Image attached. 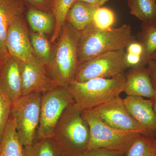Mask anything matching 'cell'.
Listing matches in <instances>:
<instances>
[{"mask_svg": "<svg viewBox=\"0 0 156 156\" xmlns=\"http://www.w3.org/2000/svg\"><path fill=\"white\" fill-rule=\"evenodd\" d=\"M13 104L0 87V144L3 133L11 116Z\"/></svg>", "mask_w": 156, "mask_h": 156, "instance_id": "obj_26", "label": "cell"}, {"mask_svg": "<svg viewBox=\"0 0 156 156\" xmlns=\"http://www.w3.org/2000/svg\"><path fill=\"white\" fill-rule=\"evenodd\" d=\"M125 156H156V138L138 134L125 153Z\"/></svg>", "mask_w": 156, "mask_h": 156, "instance_id": "obj_22", "label": "cell"}, {"mask_svg": "<svg viewBox=\"0 0 156 156\" xmlns=\"http://www.w3.org/2000/svg\"><path fill=\"white\" fill-rule=\"evenodd\" d=\"M128 4L131 14L143 24L156 22V0H128Z\"/></svg>", "mask_w": 156, "mask_h": 156, "instance_id": "obj_18", "label": "cell"}, {"mask_svg": "<svg viewBox=\"0 0 156 156\" xmlns=\"http://www.w3.org/2000/svg\"><path fill=\"white\" fill-rule=\"evenodd\" d=\"M23 6L19 0H0V68L10 57L6 45L9 29L22 17Z\"/></svg>", "mask_w": 156, "mask_h": 156, "instance_id": "obj_13", "label": "cell"}, {"mask_svg": "<svg viewBox=\"0 0 156 156\" xmlns=\"http://www.w3.org/2000/svg\"><path fill=\"white\" fill-rule=\"evenodd\" d=\"M147 68L153 86L156 91V62L151 59L148 63Z\"/></svg>", "mask_w": 156, "mask_h": 156, "instance_id": "obj_29", "label": "cell"}, {"mask_svg": "<svg viewBox=\"0 0 156 156\" xmlns=\"http://www.w3.org/2000/svg\"><path fill=\"white\" fill-rule=\"evenodd\" d=\"M60 156H69L67 155H66L63 154H61Z\"/></svg>", "mask_w": 156, "mask_h": 156, "instance_id": "obj_34", "label": "cell"}, {"mask_svg": "<svg viewBox=\"0 0 156 156\" xmlns=\"http://www.w3.org/2000/svg\"><path fill=\"white\" fill-rule=\"evenodd\" d=\"M80 32L66 21L46 66L48 74L60 87H67L74 80L79 66L78 44Z\"/></svg>", "mask_w": 156, "mask_h": 156, "instance_id": "obj_2", "label": "cell"}, {"mask_svg": "<svg viewBox=\"0 0 156 156\" xmlns=\"http://www.w3.org/2000/svg\"><path fill=\"white\" fill-rule=\"evenodd\" d=\"M126 50L103 53L79 65L74 80L84 82L95 78H110L125 73L128 69Z\"/></svg>", "mask_w": 156, "mask_h": 156, "instance_id": "obj_8", "label": "cell"}, {"mask_svg": "<svg viewBox=\"0 0 156 156\" xmlns=\"http://www.w3.org/2000/svg\"><path fill=\"white\" fill-rule=\"evenodd\" d=\"M23 146L17 135L14 119L10 116L0 144L1 156H23Z\"/></svg>", "mask_w": 156, "mask_h": 156, "instance_id": "obj_17", "label": "cell"}, {"mask_svg": "<svg viewBox=\"0 0 156 156\" xmlns=\"http://www.w3.org/2000/svg\"><path fill=\"white\" fill-rule=\"evenodd\" d=\"M139 41L144 48V58L147 65L151 56L156 51V22L143 24L142 30L137 34Z\"/></svg>", "mask_w": 156, "mask_h": 156, "instance_id": "obj_23", "label": "cell"}, {"mask_svg": "<svg viewBox=\"0 0 156 156\" xmlns=\"http://www.w3.org/2000/svg\"><path fill=\"white\" fill-rule=\"evenodd\" d=\"M83 115L90 130V139L87 151L103 148L126 152L135 137L140 134L112 128L101 122L90 110L83 111Z\"/></svg>", "mask_w": 156, "mask_h": 156, "instance_id": "obj_5", "label": "cell"}, {"mask_svg": "<svg viewBox=\"0 0 156 156\" xmlns=\"http://www.w3.org/2000/svg\"><path fill=\"white\" fill-rule=\"evenodd\" d=\"M115 21V14L110 9L101 7L95 9L92 22L98 28L101 29L111 28Z\"/></svg>", "mask_w": 156, "mask_h": 156, "instance_id": "obj_25", "label": "cell"}, {"mask_svg": "<svg viewBox=\"0 0 156 156\" xmlns=\"http://www.w3.org/2000/svg\"><path fill=\"white\" fill-rule=\"evenodd\" d=\"M0 156H1V154H0Z\"/></svg>", "mask_w": 156, "mask_h": 156, "instance_id": "obj_35", "label": "cell"}, {"mask_svg": "<svg viewBox=\"0 0 156 156\" xmlns=\"http://www.w3.org/2000/svg\"><path fill=\"white\" fill-rule=\"evenodd\" d=\"M0 87L13 104L22 96L18 59L11 56L0 68Z\"/></svg>", "mask_w": 156, "mask_h": 156, "instance_id": "obj_14", "label": "cell"}, {"mask_svg": "<svg viewBox=\"0 0 156 156\" xmlns=\"http://www.w3.org/2000/svg\"><path fill=\"white\" fill-rule=\"evenodd\" d=\"M126 53H132V54H136V55L142 56L144 60V50L143 47L141 43L139 41H137L136 39L128 44L126 48Z\"/></svg>", "mask_w": 156, "mask_h": 156, "instance_id": "obj_28", "label": "cell"}, {"mask_svg": "<svg viewBox=\"0 0 156 156\" xmlns=\"http://www.w3.org/2000/svg\"><path fill=\"white\" fill-rule=\"evenodd\" d=\"M30 4L39 8H44L46 7L49 2V0H27Z\"/></svg>", "mask_w": 156, "mask_h": 156, "instance_id": "obj_31", "label": "cell"}, {"mask_svg": "<svg viewBox=\"0 0 156 156\" xmlns=\"http://www.w3.org/2000/svg\"><path fill=\"white\" fill-rule=\"evenodd\" d=\"M136 39L128 24L101 29L92 21L80 32L78 44L79 65L103 53L126 49Z\"/></svg>", "mask_w": 156, "mask_h": 156, "instance_id": "obj_1", "label": "cell"}, {"mask_svg": "<svg viewBox=\"0 0 156 156\" xmlns=\"http://www.w3.org/2000/svg\"><path fill=\"white\" fill-rule=\"evenodd\" d=\"M53 137L61 154L81 156L87 151L90 139L89 125L83 111L74 103L63 112L54 128Z\"/></svg>", "mask_w": 156, "mask_h": 156, "instance_id": "obj_3", "label": "cell"}, {"mask_svg": "<svg viewBox=\"0 0 156 156\" xmlns=\"http://www.w3.org/2000/svg\"><path fill=\"white\" fill-rule=\"evenodd\" d=\"M123 100L133 119L145 129L149 136L156 138V117L151 100L132 96H127Z\"/></svg>", "mask_w": 156, "mask_h": 156, "instance_id": "obj_12", "label": "cell"}, {"mask_svg": "<svg viewBox=\"0 0 156 156\" xmlns=\"http://www.w3.org/2000/svg\"><path fill=\"white\" fill-rule=\"evenodd\" d=\"M126 75L120 73L110 78H95L84 82L73 80L67 88L74 104L82 111L91 110L124 92Z\"/></svg>", "mask_w": 156, "mask_h": 156, "instance_id": "obj_4", "label": "cell"}, {"mask_svg": "<svg viewBox=\"0 0 156 156\" xmlns=\"http://www.w3.org/2000/svg\"><path fill=\"white\" fill-rule=\"evenodd\" d=\"M125 153L99 148L87 151L81 156H125Z\"/></svg>", "mask_w": 156, "mask_h": 156, "instance_id": "obj_27", "label": "cell"}, {"mask_svg": "<svg viewBox=\"0 0 156 156\" xmlns=\"http://www.w3.org/2000/svg\"><path fill=\"white\" fill-rule=\"evenodd\" d=\"M73 103L67 87L59 86L42 93L40 122L35 140L53 137L54 128L63 112Z\"/></svg>", "mask_w": 156, "mask_h": 156, "instance_id": "obj_7", "label": "cell"}, {"mask_svg": "<svg viewBox=\"0 0 156 156\" xmlns=\"http://www.w3.org/2000/svg\"><path fill=\"white\" fill-rule=\"evenodd\" d=\"M6 45L10 56L20 61L43 63L34 51L28 30L22 17L11 24L7 34Z\"/></svg>", "mask_w": 156, "mask_h": 156, "instance_id": "obj_10", "label": "cell"}, {"mask_svg": "<svg viewBox=\"0 0 156 156\" xmlns=\"http://www.w3.org/2000/svg\"><path fill=\"white\" fill-rule=\"evenodd\" d=\"M42 94L34 92L22 95L13 104L11 116L23 147L31 145L35 140L40 122Z\"/></svg>", "mask_w": 156, "mask_h": 156, "instance_id": "obj_6", "label": "cell"}, {"mask_svg": "<svg viewBox=\"0 0 156 156\" xmlns=\"http://www.w3.org/2000/svg\"><path fill=\"white\" fill-rule=\"evenodd\" d=\"M151 59V60H153L154 61L156 62V51L151 56L150 60Z\"/></svg>", "mask_w": 156, "mask_h": 156, "instance_id": "obj_33", "label": "cell"}, {"mask_svg": "<svg viewBox=\"0 0 156 156\" xmlns=\"http://www.w3.org/2000/svg\"><path fill=\"white\" fill-rule=\"evenodd\" d=\"M22 95L48 92L59 87L48 74L45 65L20 61Z\"/></svg>", "mask_w": 156, "mask_h": 156, "instance_id": "obj_11", "label": "cell"}, {"mask_svg": "<svg viewBox=\"0 0 156 156\" xmlns=\"http://www.w3.org/2000/svg\"><path fill=\"white\" fill-rule=\"evenodd\" d=\"M150 99L152 102L153 108L154 111V112L156 117V93L154 96Z\"/></svg>", "mask_w": 156, "mask_h": 156, "instance_id": "obj_32", "label": "cell"}, {"mask_svg": "<svg viewBox=\"0 0 156 156\" xmlns=\"http://www.w3.org/2000/svg\"><path fill=\"white\" fill-rule=\"evenodd\" d=\"M126 75L124 92L127 96L152 98L156 93L147 68L130 69Z\"/></svg>", "mask_w": 156, "mask_h": 156, "instance_id": "obj_15", "label": "cell"}, {"mask_svg": "<svg viewBox=\"0 0 156 156\" xmlns=\"http://www.w3.org/2000/svg\"><path fill=\"white\" fill-rule=\"evenodd\" d=\"M97 8L87 3L76 1L69 11L66 21L76 30L82 31L92 22Z\"/></svg>", "mask_w": 156, "mask_h": 156, "instance_id": "obj_16", "label": "cell"}, {"mask_svg": "<svg viewBox=\"0 0 156 156\" xmlns=\"http://www.w3.org/2000/svg\"><path fill=\"white\" fill-rule=\"evenodd\" d=\"M27 17L31 28L34 32L45 34L54 31L55 20L53 15L32 9L27 12Z\"/></svg>", "mask_w": 156, "mask_h": 156, "instance_id": "obj_19", "label": "cell"}, {"mask_svg": "<svg viewBox=\"0 0 156 156\" xmlns=\"http://www.w3.org/2000/svg\"><path fill=\"white\" fill-rule=\"evenodd\" d=\"M30 37L35 53L46 66L50 61L53 50L50 42L44 34L32 32Z\"/></svg>", "mask_w": 156, "mask_h": 156, "instance_id": "obj_24", "label": "cell"}, {"mask_svg": "<svg viewBox=\"0 0 156 156\" xmlns=\"http://www.w3.org/2000/svg\"><path fill=\"white\" fill-rule=\"evenodd\" d=\"M77 0H51V9L55 20V27L50 41L54 42L61 34L68 13Z\"/></svg>", "mask_w": 156, "mask_h": 156, "instance_id": "obj_21", "label": "cell"}, {"mask_svg": "<svg viewBox=\"0 0 156 156\" xmlns=\"http://www.w3.org/2000/svg\"><path fill=\"white\" fill-rule=\"evenodd\" d=\"M79 2H82L93 6L98 8L103 5L108 0H77Z\"/></svg>", "mask_w": 156, "mask_h": 156, "instance_id": "obj_30", "label": "cell"}, {"mask_svg": "<svg viewBox=\"0 0 156 156\" xmlns=\"http://www.w3.org/2000/svg\"><path fill=\"white\" fill-rule=\"evenodd\" d=\"M61 154L53 137L36 139L32 144L23 147V156H60Z\"/></svg>", "mask_w": 156, "mask_h": 156, "instance_id": "obj_20", "label": "cell"}, {"mask_svg": "<svg viewBox=\"0 0 156 156\" xmlns=\"http://www.w3.org/2000/svg\"><path fill=\"white\" fill-rule=\"evenodd\" d=\"M92 112L105 124L117 130L134 132L149 136L147 131L131 116L120 96L92 109Z\"/></svg>", "mask_w": 156, "mask_h": 156, "instance_id": "obj_9", "label": "cell"}]
</instances>
